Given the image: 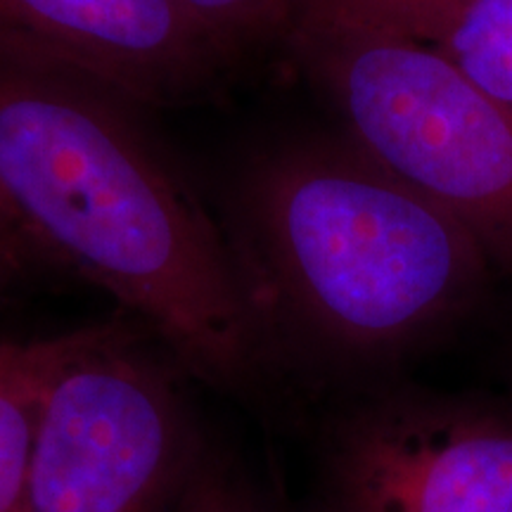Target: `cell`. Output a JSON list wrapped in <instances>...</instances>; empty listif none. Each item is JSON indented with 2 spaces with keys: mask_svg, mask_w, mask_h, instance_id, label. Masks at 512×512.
<instances>
[{
  "mask_svg": "<svg viewBox=\"0 0 512 512\" xmlns=\"http://www.w3.org/2000/svg\"><path fill=\"white\" fill-rule=\"evenodd\" d=\"M0 192L38 252L143 318L183 373L264 392L275 361L238 256L128 105L0 64Z\"/></svg>",
  "mask_w": 512,
  "mask_h": 512,
  "instance_id": "6da1fadb",
  "label": "cell"
},
{
  "mask_svg": "<svg viewBox=\"0 0 512 512\" xmlns=\"http://www.w3.org/2000/svg\"><path fill=\"white\" fill-rule=\"evenodd\" d=\"M62 339L64 335L43 339L34 363L0 387V512H22L43 387L60 356Z\"/></svg>",
  "mask_w": 512,
  "mask_h": 512,
  "instance_id": "9c48e42d",
  "label": "cell"
},
{
  "mask_svg": "<svg viewBox=\"0 0 512 512\" xmlns=\"http://www.w3.org/2000/svg\"><path fill=\"white\" fill-rule=\"evenodd\" d=\"M43 256L34 242L17 221L15 211L5 202L0 192V287H5L17 278L19 273L27 271L31 261Z\"/></svg>",
  "mask_w": 512,
  "mask_h": 512,
  "instance_id": "7c38bea8",
  "label": "cell"
},
{
  "mask_svg": "<svg viewBox=\"0 0 512 512\" xmlns=\"http://www.w3.org/2000/svg\"><path fill=\"white\" fill-rule=\"evenodd\" d=\"M176 373L121 325L64 335L22 512H174L209 451Z\"/></svg>",
  "mask_w": 512,
  "mask_h": 512,
  "instance_id": "3957f363",
  "label": "cell"
},
{
  "mask_svg": "<svg viewBox=\"0 0 512 512\" xmlns=\"http://www.w3.org/2000/svg\"><path fill=\"white\" fill-rule=\"evenodd\" d=\"M311 512H512V408L384 389L325 427Z\"/></svg>",
  "mask_w": 512,
  "mask_h": 512,
  "instance_id": "5b68a950",
  "label": "cell"
},
{
  "mask_svg": "<svg viewBox=\"0 0 512 512\" xmlns=\"http://www.w3.org/2000/svg\"><path fill=\"white\" fill-rule=\"evenodd\" d=\"M233 53L178 0H0V64L86 83L128 107L197 98Z\"/></svg>",
  "mask_w": 512,
  "mask_h": 512,
  "instance_id": "8992f818",
  "label": "cell"
},
{
  "mask_svg": "<svg viewBox=\"0 0 512 512\" xmlns=\"http://www.w3.org/2000/svg\"><path fill=\"white\" fill-rule=\"evenodd\" d=\"M351 143L512 266V114L439 48L394 36L297 41Z\"/></svg>",
  "mask_w": 512,
  "mask_h": 512,
  "instance_id": "277c9868",
  "label": "cell"
},
{
  "mask_svg": "<svg viewBox=\"0 0 512 512\" xmlns=\"http://www.w3.org/2000/svg\"><path fill=\"white\" fill-rule=\"evenodd\" d=\"M174 512H275L242 467L211 448Z\"/></svg>",
  "mask_w": 512,
  "mask_h": 512,
  "instance_id": "8fae6325",
  "label": "cell"
},
{
  "mask_svg": "<svg viewBox=\"0 0 512 512\" xmlns=\"http://www.w3.org/2000/svg\"><path fill=\"white\" fill-rule=\"evenodd\" d=\"M472 0H297V41L337 36H394L434 43Z\"/></svg>",
  "mask_w": 512,
  "mask_h": 512,
  "instance_id": "52a82bcc",
  "label": "cell"
},
{
  "mask_svg": "<svg viewBox=\"0 0 512 512\" xmlns=\"http://www.w3.org/2000/svg\"><path fill=\"white\" fill-rule=\"evenodd\" d=\"M178 3L204 29H209L233 50L292 29L294 12H297V0H178Z\"/></svg>",
  "mask_w": 512,
  "mask_h": 512,
  "instance_id": "30bf717a",
  "label": "cell"
},
{
  "mask_svg": "<svg viewBox=\"0 0 512 512\" xmlns=\"http://www.w3.org/2000/svg\"><path fill=\"white\" fill-rule=\"evenodd\" d=\"M434 48L512 114V0H472Z\"/></svg>",
  "mask_w": 512,
  "mask_h": 512,
  "instance_id": "ba28073f",
  "label": "cell"
},
{
  "mask_svg": "<svg viewBox=\"0 0 512 512\" xmlns=\"http://www.w3.org/2000/svg\"><path fill=\"white\" fill-rule=\"evenodd\" d=\"M43 347V339L38 342H8L0 339V387L12 377L29 368Z\"/></svg>",
  "mask_w": 512,
  "mask_h": 512,
  "instance_id": "4fadbf2b",
  "label": "cell"
},
{
  "mask_svg": "<svg viewBox=\"0 0 512 512\" xmlns=\"http://www.w3.org/2000/svg\"><path fill=\"white\" fill-rule=\"evenodd\" d=\"M233 247L273 361H392L470 302L475 235L354 143L261 152L235 185Z\"/></svg>",
  "mask_w": 512,
  "mask_h": 512,
  "instance_id": "7a4b0ae2",
  "label": "cell"
}]
</instances>
